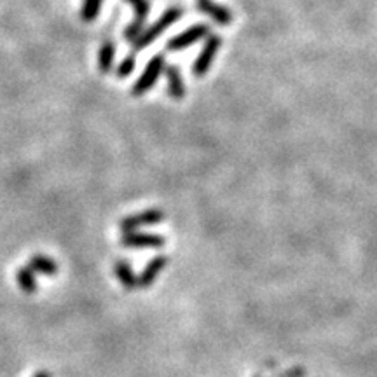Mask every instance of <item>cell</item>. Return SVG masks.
Wrapping results in <instances>:
<instances>
[{"instance_id": "6", "label": "cell", "mask_w": 377, "mask_h": 377, "mask_svg": "<svg viewBox=\"0 0 377 377\" xmlns=\"http://www.w3.org/2000/svg\"><path fill=\"white\" fill-rule=\"evenodd\" d=\"M164 237L161 234H149V232H124L121 237L122 246L128 248H161L164 246Z\"/></svg>"}, {"instance_id": "15", "label": "cell", "mask_w": 377, "mask_h": 377, "mask_svg": "<svg viewBox=\"0 0 377 377\" xmlns=\"http://www.w3.org/2000/svg\"><path fill=\"white\" fill-rule=\"evenodd\" d=\"M101 3H103V0H84L82 9H80V20L86 21V23L96 20L98 13L101 9Z\"/></svg>"}, {"instance_id": "1", "label": "cell", "mask_w": 377, "mask_h": 377, "mask_svg": "<svg viewBox=\"0 0 377 377\" xmlns=\"http://www.w3.org/2000/svg\"><path fill=\"white\" fill-rule=\"evenodd\" d=\"M180 16H182V10L178 9V7H170V9L164 10L163 16H161L159 20L152 24V27L145 28V30H143L142 34L135 38V40H133V51H142V49H145L147 45L152 44V42L156 40V38L159 37L166 28H170L175 21H178V17Z\"/></svg>"}, {"instance_id": "13", "label": "cell", "mask_w": 377, "mask_h": 377, "mask_svg": "<svg viewBox=\"0 0 377 377\" xmlns=\"http://www.w3.org/2000/svg\"><path fill=\"white\" fill-rule=\"evenodd\" d=\"M115 59V45L112 40H103L100 51H98V66L101 73H108L114 66Z\"/></svg>"}, {"instance_id": "7", "label": "cell", "mask_w": 377, "mask_h": 377, "mask_svg": "<svg viewBox=\"0 0 377 377\" xmlns=\"http://www.w3.org/2000/svg\"><path fill=\"white\" fill-rule=\"evenodd\" d=\"M126 2L131 3L133 9H135V20H133V23L124 30V37L128 38V40H135L143 31V24H145L147 16H149L150 3L149 0H126Z\"/></svg>"}, {"instance_id": "3", "label": "cell", "mask_w": 377, "mask_h": 377, "mask_svg": "<svg viewBox=\"0 0 377 377\" xmlns=\"http://www.w3.org/2000/svg\"><path fill=\"white\" fill-rule=\"evenodd\" d=\"M220 45H222V38H220L219 35H208V37H206V42L205 45H202L201 52H199V56L195 58V61L192 63V75L202 77L208 73Z\"/></svg>"}, {"instance_id": "14", "label": "cell", "mask_w": 377, "mask_h": 377, "mask_svg": "<svg viewBox=\"0 0 377 377\" xmlns=\"http://www.w3.org/2000/svg\"><path fill=\"white\" fill-rule=\"evenodd\" d=\"M16 281H17V286H20V288L23 290L24 293H28V295L35 293V290H37V281H35V274H34V271H31V269L28 267V265H23L21 269H17Z\"/></svg>"}, {"instance_id": "10", "label": "cell", "mask_w": 377, "mask_h": 377, "mask_svg": "<svg viewBox=\"0 0 377 377\" xmlns=\"http://www.w3.org/2000/svg\"><path fill=\"white\" fill-rule=\"evenodd\" d=\"M198 9L208 14L212 20H215L219 24H229L232 20V14L227 7L219 6V3L212 2V0H198Z\"/></svg>"}, {"instance_id": "2", "label": "cell", "mask_w": 377, "mask_h": 377, "mask_svg": "<svg viewBox=\"0 0 377 377\" xmlns=\"http://www.w3.org/2000/svg\"><path fill=\"white\" fill-rule=\"evenodd\" d=\"M163 70H164V56L156 54L149 63H147L143 73L138 77L135 86H133L131 93L135 94V96H142V94H145L150 87H154V84L157 82V79H159V75L163 73Z\"/></svg>"}, {"instance_id": "17", "label": "cell", "mask_w": 377, "mask_h": 377, "mask_svg": "<svg viewBox=\"0 0 377 377\" xmlns=\"http://www.w3.org/2000/svg\"><path fill=\"white\" fill-rule=\"evenodd\" d=\"M34 377H51V374H49L47 370H40V372H37V374H35Z\"/></svg>"}, {"instance_id": "11", "label": "cell", "mask_w": 377, "mask_h": 377, "mask_svg": "<svg viewBox=\"0 0 377 377\" xmlns=\"http://www.w3.org/2000/svg\"><path fill=\"white\" fill-rule=\"evenodd\" d=\"M27 265L34 272H40V274L45 276H54L58 272V264L52 258H49L47 255H34Z\"/></svg>"}, {"instance_id": "8", "label": "cell", "mask_w": 377, "mask_h": 377, "mask_svg": "<svg viewBox=\"0 0 377 377\" xmlns=\"http://www.w3.org/2000/svg\"><path fill=\"white\" fill-rule=\"evenodd\" d=\"M166 262H168V258L164 257V255H157V257L150 258V260L147 262L145 267H143V271L140 272L138 278H136V286H140V288H147V286L152 285V283L156 281L157 276H159V272L164 269Z\"/></svg>"}, {"instance_id": "4", "label": "cell", "mask_w": 377, "mask_h": 377, "mask_svg": "<svg viewBox=\"0 0 377 377\" xmlns=\"http://www.w3.org/2000/svg\"><path fill=\"white\" fill-rule=\"evenodd\" d=\"M164 220V213L163 209L159 208H150L145 209V212L135 213V215L124 216L119 223L121 227L122 234L124 232H133V230H138L140 227H149V226H156V223H161Z\"/></svg>"}, {"instance_id": "12", "label": "cell", "mask_w": 377, "mask_h": 377, "mask_svg": "<svg viewBox=\"0 0 377 377\" xmlns=\"http://www.w3.org/2000/svg\"><path fill=\"white\" fill-rule=\"evenodd\" d=\"M114 272L124 288H128V290L136 288V276H135V272H133L131 264H129L128 260H115Z\"/></svg>"}, {"instance_id": "16", "label": "cell", "mask_w": 377, "mask_h": 377, "mask_svg": "<svg viewBox=\"0 0 377 377\" xmlns=\"http://www.w3.org/2000/svg\"><path fill=\"white\" fill-rule=\"evenodd\" d=\"M133 70H135V56L133 54H128L124 59H122L121 63H119L117 66V77L119 79H124V77L131 75Z\"/></svg>"}, {"instance_id": "5", "label": "cell", "mask_w": 377, "mask_h": 377, "mask_svg": "<svg viewBox=\"0 0 377 377\" xmlns=\"http://www.w3.org/2000/svg\"><path fill=\"white\" fill-rule=\"evenodd\" d=\"M208 31L209 28L206 27L205 23L192 24V27H188L185 31H182V34L170 38V40L166 42V49L168 51H182V49L185 47H191L192 44L199 42L201 38L208 37Z\"/></svg>"}, {"instance_id": "9", "label": "cell", "mask_w": 377, "mask_h": 377, "mask_svg": "<svg viewBox=\"0 0 377 377\" xmlns=\"http://www.w3.org/2000/svg\"><path fill=\"white\" fill-rule=\"evenodd\" d=\"M164 72H166V80H168V93L173 100H182L185 96V84L184 77H182L180 70L173 65L164 66Z\"/></svg>"}]
</instances>
